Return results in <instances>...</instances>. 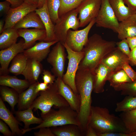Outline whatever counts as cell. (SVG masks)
I'll list each match as a JSON object with an SVG mask.
<instances>
[{
	"instance_id": "obj_1",
	"label": "cell",
	"mask_w": 136,
	"mask_h": 136,
	"mask_svg": "<svg viewBox=\"0 0 136 136\" xmlns=\"http://www.w3.org/2000/svg\"><path fill=\"white\" fill-rule=\"evenodd\" d=\"M94 79V72L78 68L75 80L80 100L78 116L80 127L84 132L88 125L92 107L91 94L93 91Z\"/></svg>"
},
{
	"instance_id": "obj_2",
	"label": "cell",
	"mask_w": 136,
	"mask_h": 136,
	"mask_svg": "<svg viewBox=\"0 0 136 136\" xmlns=\"http://www.w3.org/2000/svg\"><path fill=\"white\" fill-rule=\"evenodd\" d=\"M116 43L104 39L100 35L95 33L89 38L82 50L83 57L78 68L94 72L104 57L116 47Z\"/></svg>"
},
{
	"instance_id": "obj_3",
	"label": "cell",
	"mask_w": 136,
	"mask_h": 136,
	"mask_svg": "<svg viewBox=\"0 0 136 136\" xmlns=\"http://www.w3.org/2000/svg\"><path fill=\"white\" fill-rule=\"evenodd\" d=\"M88 125L98 133L126 132L127 131L120 118L110 113L105 108L91 107Z\"/></svg>"
},
{
	"instance_id": "obj_4",
	"label": "cell",
	"mask_w": 136,
	"mask_h": 136,
	"mask_svg": "<svg viewBox=\"0 0 136 136\" xmlns=\"http://www.w3.org/2000/svg\"><path fill=\"white\" fill-rule=\"evenodd\" d=\"M41 116L42 119L41 123L35 127L23 129L24 134L32 130L44 127H52L68 124H75L80 126L78 113L70 106L61 107L57 110L51 109L46 114L41 115Z\"/></svg>"
},
{
	"instance_id": "obj_5",
	"label": "cell",
	"mask_w": 136,
	"mask_h": 136,
	"mask_svg": "<svg viewBox=\"0 0 136 136\" xmlns=\"http://www.w3.org/2000/svg\"><path fill=\"white\" fill-rule=\"evenodd\" d=\"M49 87L44 91H40L39 96L35 99L29 108L35 110L39 109L41 115H44L54 106L55 108L69 106L64 98L58 93L56 84L54 83L49 84Z\"/></svg>"
},
{
	"instance_id": "obj_6",
	"label": "cell",
	"mask_w": 136,
	"mask_h": 136,
	"mask_svg": "<svg viewBox=\"0 0 136 136\" xmlns=\"http://www.w3.org/2000/svg\"><path fill=\"white\" fill-rule=\"evenodd\" d=\"M77 8L71 11L59 18L54 25V31L57 39L63 44L65 43L67 32L70 29L78 30L80 23Z\"/></svg>"
},
{
	"instance_id": "obj_7",
	"label": "cell",
	"mask_w": 136,
	"mask_h": 136,
	"mask_svg": "<svg viewBox=\"0 0 136 136\" xmlns=\"http://www.w3.org/2000/svg\"><path fill=\"white\" fill-rule=\"evenodd\" d=\"M63 44L67 53V57L69 62L66 72L63 75L62 79L64 83L69 86L75 93H78L75 86V77L84 53L82 51L76 52L73 50L65 43Z\"/></svg>"
},
{
	"instance_id": "obj_8",
	"label": "cell",
	"mask_w": 136,
	"mask_h": 136,
	"mask_svg": "<svg viewBox=\"0 0 136 136\" xmlns=\"http://www.w3.org/2000/svg\"><path fill=\"white\" fill-rule=\"evenodd\" d=\"M109 0H101L99 12L95 18L96 26L111 29L117 33L119 23Z\"/></svg>"
},
{
	"instance_id": "obj_9",
	"label": "cell",
	"mask_w": 136,
	"mask_h": 136,
	"mask_svg": "<svg viewBox=\"0 0 136 136\" xmlns=\"http://www.w3.org/2000/svg\"><path fill=\"white\" fill-rule=\"evenodd\" d=\"M95 23V19L90 22L82 29L76 30L69 29L67 32L66 44L75 51H81L88 40L89 32Z\"/></svg>"
},
{
	"instance_id": "obj_10",
	"label": "cell",
	"mask_w": 136,
	"mask_h": 136,
	"mask_svg": "<svg viewBox=\"0 0 136 136\" xmlns=\"http://www.w3.org/2000/svg\"><path fill=\"white\" fill-rule=\"evenodd\" d=\"M65 48L58 42L52 48L48 55L47 62L52 66V72L56 77L62 78L64 72L65 61Z\"/></svg>"
},
{
	"instance_id": "obj_11",
	"label": "cell",
	"mask_w": 136,
	"mask_h": 136,
	"mask_svg": "<svg viewBox=\"0 0 136 136\" xmlns=\"http://www.w3.org/2000/svg\"><path fill=\"white\" fill-rule=\"evenodd\" d=\"M101 0H84L77 8L79 12L80 27L88 25L96 18L100 8Z\"/></svg>"
},
{
	"instance_id": "obj_12",
	"label": "cell",
	"mask_w": 136,
	"mask_h": 136,
	"mask_svg": "<svg viewBox=\"0 0 136 136\" xmlns=\"http://www.w3.org/2000/svg\"><path fill=\"white\" fill-rule=\"evenodd\" d=\"M37 7V5L24 2L20 6L16 8H11L6 14L3 31L8 28H13L15 25L26 15L31 12L35 11Z\"/></svg>"
},
{
	"instance_id": "obj_13",
	"label": "cell",
	"mask_w": 136,
	"mask_h": 136,
	"mask_svg": "<svg viewBox=\"0 0 136 136\" xmlns=\"http://www.w3.org/2000/svg\"><path fill=\"white\" fill-rule=\"evenodd\" d=\"M23 42L21 40L6 49L0 51V74L7 73L10 62L18 54L23 52L25 49Z\"/></svg>"
},
{
	"instance_id": "obj_14",
	"label": "cell",
	"mask_w": 136,
	"mask_h": 136,
	"mask_svg": "<svg viewBox=\"0 0 136 136\" xmlns=\"http://www.w3.org/2000/svg\"><path fill=\"white\" fill-rule=\"evenodd\" d=\"M55 82L58 93L67 101L70 107L78 113L80 106L79 94L75 93L69 86L64 83L62 78H57Z\"/></svg>"
},
{
	"instance_id": "obj_15",
	"label": "cell",
	"mask_w": 136,
	"mask_h": 136,
	"mask_svg": "<svg viewBox=\"0 0 136 136\" xmlns=\"http://www.w3.org/2000/svg\"><path fill=\"white\" fill-rule=\"evenodd\" d=\"M58 42L57 41L50 42L42 41L25 50L23 53L27 59H33L41 62L48 55L50 51L51 46Z\"/></svg>"
},
{
	"instance_id": "obj_16",
	"label": "cell",
	"mask_w": 136,
	"mask_h": 136,
	"mask_svg": "<svg viewBox=\"0 0 136 136\" xmlns=\"http://www.w3.org/2000/svg\"><path fill=\"white\" fill-rule=\"evenodd\" d=\"M126 62H129L128 57L117 47L104 57L101 63L114 71L122 69Z\"/></svg>"
},
{
	"instance_id": "obj_17",
	"label": "cell",
	"mask_w": 136,
	"mask_h": 136,
	"mask_svg": "<svg viewBox=\"0 0 136 136\" xmlns=\"http://www.w3.org/2000/svg\"><path fill=\"white\" fill-rule=\"evenodd\" d=\"M35 11L40 17L45 27L46 36L44 41L50 42L58 41L54 31L55 24L52 20L48 12L47 0L42 7L37 8Z\"/></svg>"
},
{
	"instance_id": "obj_18",
	"label": "cell",
	"mask_w": 136,
	"mask_h": 136,
	"mask_svg": "<svg viewBox=\"0 0 136 136\" xmlns=\"http://www.w3.org/2000/svg\"><path fill=\"white\" fill-rule=\"evenodd\" d=\"M17 30L19 37L23 38L24 40L25 50L32 47L37 41H44L46 37L45 29L27 28L19 29Z\"/></svg>"
},
{
	"instance_id": "obj_19",
	"label": "cell",
	"mask_w": 136,
	"mask_h": 136,
	"mask_svg": "<svg viewBox=\"0 0 136 136\" xmlns=\"http://www.w3.org/2000/svg\"><path fill=\"white\" fill-rule=\"evenodd\" d=\"M113 71L101 63L97 66L94 71L93 90L94 93H100L104 92L106 82Z\"/></svg>"
},
{
	"instance_id": "obj_20",
	"label": "cell",
	"mask_w": 136,
	"mask_h": 136,
	"mask_svg": "<svg viewBox=\"0 0 136 136\" xmlns=\"http://www.w3.org/2000/svg\"><path fill=\"white\" fill-rule=\"evenodd\" d=\"M0 118L9 127L14 136L23 134L22 129L19 128L21 124L13 113L6 107L4 101L0 97Z\"/></svg>"
},
{
	"instance_id": "obj_21",
	"label": "cell",
	"mask_w": 136,
	"mask_h": 136,
	"mask_svg": "<svg viewBox=\"0 0 136 136\" xmlns=\"http://www.w3.org/2000/svg\"><path fill=\"white\" fill-rule=\"evenodd\" d=\"M117 33L121 40L136 36V14L119 23Z\"/></svg>"
},
{
	"instance_id": "obj_22",
	"label": "cell",
	"mask_w": 136,
	"mask_h": 136,
	"mask_svg": "<svg viewBox=\"0 0 136 136\" xmlns=\"http://www.w3.org/2000/svg\"><path fill=\"white\" fill-rule=\"evenodd\" d=\"M43 70L42 66L40 62L28 59L26 66L21 74L31 84L38 82Z\"/></svg>"
},
{
	"instance_id": "obj_23",
	"label": "cell",
	"mask_w": 136,
	"mask_h": 136,
	"mask_svg": "<svg viewBox=\"0 0 136 136\" xmlns=\"http://www.w3.org/2000/svg\"><path fill=\"white\" fill-rule=\"evenodd\" d=\"M31 27L45 29V26L40 17L35 11L27 14L13 27L17 30Z\"/></svg>"
},
{
	"instance_id": "obj_24",
	"label": "cell",
	"mask_w": 136,
	"mask_h": 136,
	"mask_svg": "<svg viewBox=\"0 0 136 136\" xmlns=\"http://www.w3.org/2000/svg\"><path fill=\"white\" fill-rule=\"evenodd\" d=\"M30 84L26 79H20L15 76L7 75H1L0 76L1 86L11 87L19 94L28 88Z\"/></svg>"
},
{
	"instance_id": "obj_25",
	"label": "cell",
	"mask_w": 136,
	"mask_h": 136,
	"mask_svg": "<svg viewBox=\"0 0 136 136\" xmlns=\"http://www.w3.org/2000/svg\"><path fill=\"white\" fill-rule=\"evenodd\" d=\"M38 82L31 84L27 89L19 94L17 106L18 110H25L31 107L39 94L35 91Z\"/></svg>"
},
{
	"instance_id": "obj_26",
	"label": "cell",
	"mask_w": 136,
	"mask_h": 136,
	"mask_svg": "<svg viewBox=\"0 0 136 136\" xmlns=\"http://www.w3.org/2000/svg\"><path fill=\"white\" fill-rule=\"evenodd\" d=\"M109 0L119 21L121 22L131 15L136 14V10L125 6L123 0Z\"/></svg>"
},
{
	"instance_id": "obj_27",
	"label": "cell",
	"mask_w": 136,
	"mask_h": 136,
	"mask_svg": "<svg viewBox=\"0 0 136 136\" xmlns=\"http://www.w3.org/2000/svg\"><path fill=\"white\" fill-rule=\"evenodd\" d=\"M51 128L55 136H84L85 133L80 126L68 124L52 127Z\"/></svg>"
},
{
	"instance_id": "obj_28",
	"label": "cell",
	"mask_w": 136,
	"mask_h": 136,
	"mask_svg": "<svg viewBox=\"0 0 136 136\" xmlns=\"http://www.w3.org/2000/svg\"><path fill=\"white\" fill-rule=\"evenodd\" d=\"M32 110V108H29L23 110H18L15 112L17 119L24 123V129L29 128L30 125L31 124H39L42 121L41 118H37L34 115Z\"/></svg>"
},
{
	"instance_id": "obj_29",
	"label": "cell",
	"mask_w": 136,
	"mask_h": 136,
	"mask_svg": "<svg viewBox=\"0 0 136 136\" xmlns=\"http://www.w3.org/2000/svg\"><path fill=\"white\" fill-rule=\"evenodd\" d=\"M19 36L18 30L14 28L3 30L0 35V49L7 48L16 43Z\"/></svg>"
},
{
	"instance_id": "obj_30",
	"label": "cell",
	"mask_w": 136,
	"mask_h": 136,
	"mask_svg": "<svg viewBox=\"0 0 136 136\" xmlns=\"http://www.w3.org/2000/svg\"><path fill=\"white\" fill-rule=\"evenodd\" d=\"M1 97L4 101L7 102L11 106L12 111L15 112L14 107L18 103L19 94L12 88L1 86L0 87Z\"/></svg>"
},
{
	"instance_id": "obj_31",
	"label": "cell",
	"mask_w": 136,
	"mask_h": 136,
	"mask_svg": "<svg viewBox=\"0 0 136 136\" xmlns=\"http://www.w3.org/2000/svg\"><path fill=\"white\" fill-rule=\"evenodd\" d=\"M27 59L23 52L18 54L12 60L8 72L15 75L21 74L26 66Z\"/></svg>"
},
{
	"instance_id": "obj_32",
	"label": "cell",
	"mask_w": 136,
	"mask_h": 136,
	"mask_svg": "<svg viewBox=\"0 0 136 136\" xmlns=\"http://www.w3.org/2000/svg\"><path fill=\"white\" fill-rule=\"evenodd\" d=\"M120 118L123 123L127 133H131L136 130V109L122 112Z\"/></svg>"
},
{
	"instance_id": "obj_33",
	"label": "cell",
	"mask_w": 136,
	"mask_h": 136,
	"mask_svg": "<svg viewBox=\"0 0 136 136\" xmlns=\"http://www.w3.org/2000/svg\"><path fill=\"white\" fill-rule=\"evenodd\" d=\"M108 81L110 82V86L113 88L124 83L132 81L122 69L113 71L109 76Z\"/></svg>"
},
{
	"instance_id": "obj_34",
	"label": "cell",
	"mask_w": 136,
	"mask_h": 136,
	"mask_svg": "<svg viewBox=\"0 0 136 136\" xmlns=\"http://www.w3.org/2000/svg\"><path fill=\"white\" fill-rule=\"evenodd\" d=\"M136 109V96L126 95L121 101L116 104V112H124Z\"/></svg>"
},
{
	"instance_id": "obj_35",
	"label": "cell",
	"mask_w": 136,
	"mask_h": 136,
	"mask_svg": "<svg viewBox=\"0 0 136 136\" xmlns=\"http://www.w3.org/2000/svg\"><path fill=\"white\" fill-rule=\"evenodd\" d=\"M58 11L59 18L66 13L77 8L84 0H59Z\"/></svg>"
},
{
	"instance_id": "obj_36",
	"label": "cell",
	"mask_w": 136,
	"mask_h": 136,
	"mask_svg": "<svg viewBox=\"0 0 136 136\" xmlns=\"http://www.w3.org/2000/svg\"><path fill=\"white\" fill-rule=\"evenodd\" d=\"M114 88L116 91H121V95L136 96V80L122 84Z\"/></svg>"
},
{
	"instance_id": "obj_37",
	"label": "cell",
	"mask_w": 136,
	"mask_h": 136,
	"mask_svg": "<svg viewBox=\"0 0 136 136\" xmlns=\"http://www.w3.org/2000/svg\"><path fill=\"white\" fill-rule=\"evenodd\" d=\"M48 12L53 23L58 20V11L60 6L59 0H47Z\"/></svg>"
},
{
	"instance_id": "obj_38",
	"label": "cell",
	"mask_w": 136,
	"mask_h": 136,
	"mask_svg": "<svg viewBox=\"0 0 136 136\" xmlns=\"http://www.w3.org/2000/svg\"><path fill=\"white\" fill-rule=\"evenodd\" d=\"M42 74V79L44 82L48 84L54 83L56 80V77L54 75H52L50 72L45 70H43Z\"/></svg>"
},
{
	"instance_id": "obj_39",
	"label": "cell",
	"mask_w": 136,
	"mask_h": 136,
	"mask_svg": "<svg viewBox=\"0 0 136 136\" xmlns=\"http://www.w3.org/2000/svg\"><path fill=\"white\" fill-rule=\"evenodd\" d=\"M116 44L120 50L128 57L130 51L126 39L121 40V41L116 43Z\"/></svg>"
},
{
	"instance_id": "obj_40",
	"label": "cell",
	"mask_w": 136,
	"mask_h": 136,
	"mask_svg": "<svg viewBox=\"0 0 136 136\" xmlns=\"http://www.w3.org/2000/svg\"><path fill=\"white\" fill-rule=\"evenodd\" d=\"M122 69L125 71L132 81L136 80V72L129 65V62H126L124 63L122 67Z\"/></svg>"
},
{
	"instance_id": "obj_41",
	"label": "cell",
	"mask_w": 136,
	"mask_h": 136,
	"mask_svg": "<svg viewBox=\"0 0 136 136\" xmlns=\"http://www.w3.org/2000/svg\"><path fill=\"white\" fill-rule=\"evenodd\" d=\"M39 131L35 132L34 134L35 136H55L51 129L49 127H44L39 129Z\"/></svg>"
},
{
	"instance_id": "obj_42",
	"label": "cell",
	"mask_w": 136,
	"mask_h": 136,
	"mask_svg": "<svg viewBox=\"0 0 136 136\" xmlns=\"http://www.w3.org/2000/svg\"><path fill=\"white\" fill-rule=\"evenodd\" d=\"M7 124L1 119L0 120V132L5 136H12L14 135L9 129Z\"/></svg>"
},
{
	"instance_id": "obj_43",
	"label": "cell",
	"mask_w": 136,
	"mask_h": 136,
	"mask_svg": "<svg viewBox=\"0 0 136 136\" xmlns=\"http://www.w3.org/2000/svg\"><path fill=\"white\" fill-rule=\"evenodd\" d=\"M11 8V4L8 1L0 2V13L1 14H7Z\"/></svg>"
},
{
	"instance_id": "obj_44",
	"label": "cell",
	"mask_w": 136,
	"mask_h": 136,
	"mask_svg": "<svg viewBox=\"0 0 136 136\" xmlns=\"http://www.w3.org/2000/svg\"><path fill=\"white\" fill-rule=\"evenodd\" d=\"M128 59L129 63L136 66V47L130 51Z\"/></svg>"
},
{
	"instance_id": "obj_45",
	"label": "cell",
	"mask_w": 136,
	"mask_h": 136,
	"mask_svg": "<svg viewBox=\"0 0 136 136\" xmlns=\"http://www.w3.org/2000/svg\"><path fill=\"white\" fill-rule=\"evenodd\" d=\"M49 84L44 82L39 83L38 82L36 87V92L39 94L40 91H45L49 88Z\"/></svg>"
},
{
	"instance_id": "obj_46",
	"label": "cell",
	"mask_w": 136,
	"mask_h": 136,
	"mask_svg": "<svg viewBox=\"0 0 136 136\" xmlns=\"http://www.w3.org/2000/svg\"><path fill=\"white\" fill-rule=\"evenodd\" d=\"M10 3L12 8H16L22 5L24 2V0H4Z\"/></svg>"
},
{
	"instance_id": "obj_47",
	"label": "cell",
	"mask_w": 136,
	"mask_h": 136,
	"mask_svg": "<svg viewBox=\"0 0 136 136\" xmlns=\"http://www.w3.org/2000/svg\"><path fill=\"white\" fill-rule=\"evenodd\" d=\"M127 41L131 50L136 47V36L126 39Z\"/></svg>"
},
{
	"instance_id": "obj_48",
	"label": "cell",
	"mask_w": 136,
	"mask_h": 136,
	"mask_svg": "<svg viewBox=\"0 0 136 136\" xmlns=\"http://www.w3.org/2000/svg\"><path fill=\"white\" fill-rule=\"evenodd\" d=\"M85 136H98V133L89 125H88L85 133Z\"/></svg>"
},
{
	"instance_id": "obj_49",
	"label": "cell",
	"mask_w": 136,
	"mask_h": 136,
	"mask_svg": "<svg viewBox=\"0 0 136 136\" xmlns=\"http://www.w3.org/2000/svg\"><path fill=\"white\" fill-rule=\"evenodd\" d=\"M125 4L130 9L136 10V0H123Z\"/></svg>"
},
{
	"instance_id": "obj_50",
	"label": "cell",
	"mask_w": 136,
	"mask_h": 136,
	"mask_svg": "<svg viewBox=\"0 0 136 136\" xmlns=\"http://www.w3.org/2000/svg\"><path fill=\"white\" fill-rule=\"evenodd\" d=\"M24 2L38 6V0H24Z\"/></svg>"
},
{
	"instance_id": "obj_51",
	"label": "cell",
	"mask_w": 136,
	"mask_h": 136,
	"mask_svg": "<svg viewBox=\"0 0 136 136\" xmlns=\"http://www.w3.org/2000/svg\"><path fill=\"white\" fill-rule=\"evenodd\" d=\"M46 0H38V9L41 8L45 3Z\"/></svg>"
},
{
	"instance_id": "obj_52",
	"label": "cell",
	"mask_w": 136,
	"mask_h": 136,
	"mask_svg": "<svg viewBox=\"0 0 136 136\" xmlns=\"http://www.w3.org/2000/svg\"><path fill=\"white\" fill-rule=\"evenodd\" d=\"M5 23L4 21L1 20L0 21V33H1L3 31V29Z\"/></svg>"
},
{
	"instance_id": "obj_53",
	"label": "cell",
	"mask_w": 136,
	"mask_h": 136,
	"mask_svg": "<svg viewBox=\"0 0 136 136\" xmlns=\"http://www.w3.org/2000/svg\"><path fill=\"white\" fill-rule=\"evenodd\" d=\"M126 136H136V130L131 133H127L126 134Z\"/></svg>"
}]
</instances>
